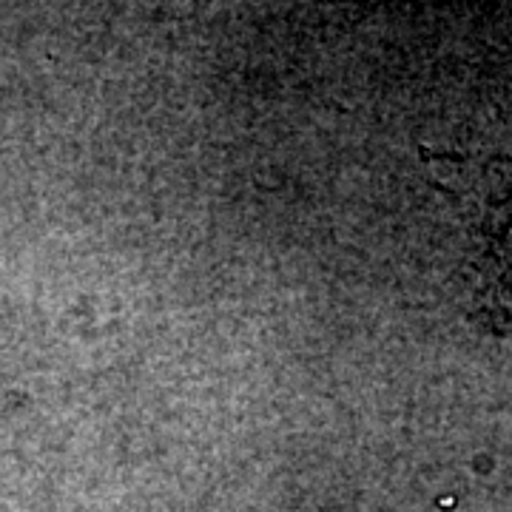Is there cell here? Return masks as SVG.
Listing matches in <instances>:
<instances>
[{
	"mask_svg": "<svg viewBox=\"0 0 512 512\" xmlns=\"http://www.w3.org/2000/svg\"><path fill=\"white\" fill-rule=\"evenodd\" d=\"M3 407H6V399H0V413H3Z\"/></svg>",
	"mask_w": 512,
	"mask_h": 512,
	"instance_id": "1",
	"label": "cell"
}]
</instances>
